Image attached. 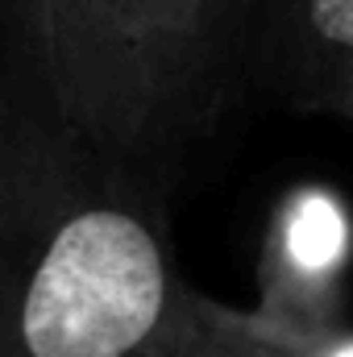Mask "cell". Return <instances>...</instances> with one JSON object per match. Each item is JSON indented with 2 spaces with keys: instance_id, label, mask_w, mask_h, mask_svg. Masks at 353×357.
I'll return each mask as SVG.
<instances>
[{
  "instance_id": "cell-3",
  "label": "cell",
  "mask_w": 353,
  "mask_h": 357,
  "mask_svg": "<svg viewBox=\"0 0 353 357\" xmlns=\"http://www.w3.org/2000/svg\"><path fill=\"white\" fill-rule=\"evenodd\" d=\"M353 270V208L329 183H295L278 195L258 254V312L299 328L345 324Z\"/></svg>"
},
{
  "instance_id": "cell-5",
  "label": "cell",
  "mask_w": 353,
  "mask_h": 357,
  "mask_svg": "<svg viewBox=\"0 0 353 357\" xmlns=\"http://www.w3.org/2000/svg\"><path fill=\"white\" fill-rule=\"evenodd\" d=\"M200 337L212 357H353V328H299L270 320L258 307H229L195 291Z\"/></svg>"
},
{
  "instance_id": "cell-1",
  "label": "cell",
  "mask_w": 353,
  "mask_h": 357,
  "mask_svg": "<svg viewBox=\"0 0 353 357\" xmlns=\"http://www.w3.org/2000/svg\"><path fill=\"white\" fill-rule=\"evenodd\" d=\"M167 195L67 129L0 112V357H191Z\"/></svg>"
},
{
  "instance_id": "cell-8",
  "label": "cell",
  "mask_w": 353,
  "mask_h": 357,
  "mask_svg": "<svg viewBox=\"0 0 353 357\" xmlns=\"http://www.w3.org/2000/svg\"><path fill=\"white\" fill-rule=\"evenodd\" d=\"M191 357H212V349H208V345H204V337H200V345H195V349H191Z\"/></svg>"
},
{
  "instance_id": "cell-9",
  "label": "cell",
  "mask_w": 353,
  "mask_h": 357,
  "mask_svg": "<svg viewBox=\"0 0 353 357\" xmlns=\"http://www.w3.org/2000/svg\"><path fill=\"white\" fill-rule=\"evenodd\" d=\"M345 116H350V121H353V108H350V112H345Z\"/></svg>"
},
{
  "instance_id": "cell-6",
  "label": "cell",
  "mask_w": 353,
  "mask_h": 357,
  "mask_svg": "<svg viewBox=\"0 0 353 357\" xmlns=\"http://www.w3.org/2000/svg\"><path fill=\"white\" fill-rule=\"evenodd\" d=\"M0 63L8 100L46 121L54 71V0H0Z\"/></svg>"
},
{
  "instance_id": "cell-4",
  "label": "cell",
  "mask_w": 353,
  "mask_h": 357,
  "mask_svg": "<svg viewBox=\"0 0 353 357\" xmlns=\"http://www.w3.org/2000/svg\"><path fill=\"white\" fill-rule=\"evenodd\" d=\"M250 75L295 112L353 108V0H254Z\"/></svg>"
},
{
  "instance_id": "cell-7",
  "label": "cell",
  "mask_w": 353,
  "mask_h": 357,
  "mask_svg": "<svg viewBox=\"0 0 353 357\" xmlns=\"http://www.w3.org/2000/svg\"><path fill=\"white\" fill-rule=\"evenodd\" d=\"M4 108H13V100H8V84H4V63H0V112Z\"/></svg>"
},
{
  "instance_id": "cell-2",
  "label": "cell",
  "mask_w": 353,
  "mask_h": 357,
  "mask_svg": "<svg viewBox=\"0 0 353 357\" xmlns=\"http://www.w3.org/2000/svg\"><path fill=\"white\" fill-rule=\"evenodd\" d=\"M254 0H54L46 121L171 191L250 88Z\"/></svg>"
}]
</instances>
